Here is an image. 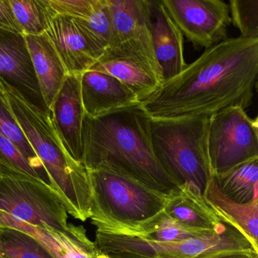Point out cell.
I'll list each match as a JSON object with an SVG mask.
<instances>
[{
  "instance_id": "1",
  "label": "cell",
  "mask_w": 258,
  "mask_h": 258,
  "mask_svg": "<svg viewBox=\"0 0 258 258\" xmlns=\"http://www.w3.org/2000/svg\"><path fill=\"white\" fill-rule=\"evenodd\" d=\"M258 76V38H229L186 64L141 102L152 119L210 116L252 103Z\"/></svg>"
},
{
  "instance_id": "2",
  "label": "cell",
  "mask_w": 258,
  "mask_h": 258,
  "mask_svg": "<svg viewBox=\"0 0 258 258\" xmlns=\"http://www.w3.org/2000/svg\"><path fill=\"white\" fill-rule=\"evenodd\" d=\"M150 123L141 102L96 118L85 114L83 165L123 175L167 196L178 192L154 153Z\"/></svg>"
},
{
  "instance_id": "3",
  "label": "cell",
  "mask_w": 258,
  "mask_h": 258,
  "mask_svg": "<svg viewBox=\"0 0 258 258\" xmlns=\"http://www.w3.org/2000/svg\"><path fill=\"white\" fill-rule=\"evenodd\" d=\"M0 91L41 161L51 186L61 198L68 214L81 221L88 220L91 196L87 169L72 159L64 149L49 111H41L30 103L2 79Z\"/></svg>"
},
{
  "instance_id": "4",
  "label": "cell",
  "mask_w": 258,
  "mask_h": 258,
  "mask_svg": "<svg viewBox=\"0 0 258 258\" xmlns=\"http://www.w3.org/2000/svg\"><path fill=\"white\" fill-rule=\"evenodd\" d=\"M209 117L151 118V137L157 159L179 188L203 195L212 178L208 152Z\"/></svg>"
},
{
  "instance_id": "5",
  "label": "cell",
  "mask_w": 258,
  "mask_h": 258,
  "mask_svg": "<svg viewBox=\"0 0 258 258\" xmlns=\"http://www.w3.org/2000/svg\"><path fill=\"white\" fill-rule=\"evenodd\" d=\"M91 223L108 232L138 226L164 210L170 196L107 170H87Z\"/></svg>"
},
{
  "instance_id": "6",
  "label": "cell",
  "mask_w": 258,
  "mask_h": 258,
  "mask_svg": "<svg viewBox=\"0 0 258 258\" xmlns=\"http://www.w3.org/2000/svg\"><path fill=\"white\" fill-rule=\"evenodd\" d=\"M223 219L226 225L215 233L178 242H157L99 229L94 242L109 258H205L225 252L258 251L237 226Z\"/></svg>"
},
{
  "instance_id": "7",
  "label": "cell",
  "mask_w": 258,
  "mask_h": 258,
  "mask_svg": "<svg viewBox=\"0 0 258 258\" xmlns=\"http://www.w3.org/2000/svg\"><path fill=\"white\" fill-rule=\"evenodd\" d=\"M0 211L36 226L67 228L69 214L49 184L0 164Z\"/></svg>"
},
{
  "instance_id": "8",
  "label": "cell",
  "mask_w": 258,
  "mask_h": 258,
  "mask_svg": "<svg viewBox=\"0 0 258 258\" xmlns=\"http://www.w3.org/2000/svg\"><path fill=\"white\" fill-rule=\"evenodd\" d=\"M208 152L212 175L258 158L257 118L231 107L209 117Z\"/></svg>"
},
{
  "instance_id": "9",
  "label": "cell",
  "mask_w": 258,
  "mask_h": 258,
  "mask_svg": "<svg viewBox=\"0 0 258 258\" xmlns=\"http://www.w3.org/2000/svg\"><path fill=\"white\" fill-rule=\"evenodd\" d=\"M89 71L114 77L131 89L140 102L164 83L152 43L140 40L110 46Z\"/></svg>"
},
{
  "instance_id": "10",
  "label": "cell",
  "mask_w": 258,
  "mask_h": 258,
  "mask_svg": "<svg viewBox=\"0 0 258 258\" xmlns=\"http://www.w3.org/2000/svg\"><path fill=\"white\" fill-rule=\"evenodd\" d=\"M170 17L194 47L210 49L226 40L229 7L222 0H161Z\"/></svg>"
},
{
  "instance_id": "11",
  "label": "cell",
  "mask_w": 258,
  "mask_h": 258,
  "mask_svg": "<svg viewBox=\"0 0 258 258\" xmlns=\"http://www.w3.org/2000/svg\"><path fill=\"white\" fill-rule=\"evenodd\" d=\"M45 34L68 75H82L88 72L105 52L73 19L57 14L48 2Z\"/></svg>"
},
{
  "instance_id": "12",
  "label": "cell",
  "mask_w": 258,
  "mask_h": 258,
  "mask_svg": "<svg viewBox=\"0 0 258 258\" xmlns=\"http://www.w3.org/2000/svg\"><path fill=\"white\" fill-rule=\"evenodd\" d=\"M0 79L27 101L48 111L36 77L25 36L0 29Z\"/></svg>"
},
{
  "instance_id": "13",
  "label": "cell",
  "mask_w": 258,
  "mask_h": 258,
  "mask_svg": "<svg viewBox=\"0 0 258 258\" xmlns=\"http://www.w3.org/2000/svg\"><path fill=\"white\" fill-rule=\"evenodd\" d=\"M0 226L19 229L35 238L54 258H109L101 253L83 226L69 223L67 228L57 229L45 224L36 226L0 211Z\"/></svg>"
},
{
  "instance_id": "14",
  "label": "cell",
  "mask_w": 258,
  "mask_h": 258,
  "mask_svg": "<svg viewBox=\"0 0 258 258\" xmlns=\"http://www.w3.org/2000/svg\"><path fill=\"white\" fill-rule=\"evenodd\" d=\"M81 75H68L49 108L55 131L72 159L82 164V131L85 111Z\"/></svg>"
},
{
  "instance_id": "15",
  "label": "cell",
  "mask_w": 258,
  "mask_h": 258,
  "mask_svg": "<svg viewBox=\"0 0 258 258\" xmlns=\"http://www.w3.org/2000/svg\"><path fill=\"white\" fill-rule=\"evenodd\" d=\"M147 10L154 52L165 82L177 76L186 66L183 35L161 0H147Z\"/></svg>"
},
{
  "instance_id": "16",
  "label": "cell",
  "mask_w": 258,
  "mask_h": 258,
  "mask_svg": "<svg viewBox=\"0 0 258 258\" xmlns=\"http://www.w3.org/2000/svg\"><path fill=\"white\" fill-rule=\"evenodd\" d=\"M81 89L85 114L93 118L140 102L123 83L102 72H84L81 75Z\"/></svg>"
},
{
  "instance_id": "17",
  "label": "cell",
  "mask_w": 258,
  "mask_h": 258,
  "mask_svg": "<svg viewBox=\"0 0 258 258\" xmlns=\"http://www.w3.org/2000/svg\"><path fill=\"white\" fill-rule=\"evenodd\" d=\"M25 37L42 96L49 109L68 75L67 72L45 33Z\"/></svg>"
},
{
  "instance_id": "18",
  "label": "cell",
  "mask_w": 258,
  "mask_h": 258,
  "mask_svg": "<svg viewBox=\"0 0 258 258\" xmlns=\"http://www.w3.org/2000/svg\"><path fill=\"white\" fill-rule=\"evenodd\" d=\"M164 211L182 226L195 229L217 230L225 221L208 204L203 195L182 186L172 195Z\"/></svg>"
},
{
  "instance_id": "19",
  "label": "cell",
  "mask_w": 258,
  "mask_h": 258,
  "mask_svg": "<svg viewBox=\"0 0 258 258\" xmlns=\"http://www.w3.org/2000/svg\"><path fill=\"white\" fill-rule=\"evenodd\" d=\"M113 45L131 40L152 42L148 24L147 0H107Z\"/></svg>"
},
{
  "instance_id": "20",
  "label": "cell",
  "mask_w": 258,
  "mask_h": 258,
  "mask_svg": "<svg viewBox=\"0 0 258 258\" xmlns=\"http://www.w3.org/2000/svg\"><path fill=\"white\" fill-rule=\"evenodd\" d=\"M204 197L220 217L237 226L258 250V200L249 204L235 203L221 192L213 178L205 188Z\"/></svg>"
},
{
  "instance_id": "21",
  "label": "cell",
  "mask_w": 258,
  "mask_h": 258,
  "mask_svg": "<svg viewBox=\"0 0 258 258\" xmlns=\"http://www.w3.org/2000/svg\"><path fill=\"white\" fill-rule=\"evenodd\" d=\"M225 221V220H224ZM226 225V221H225ZM217 230L195 229L182 226L176 220L167 215L164 210L150 220L134 226L131 229L119 232H110L113 233L125 234L133 235L143 239L157 242H178L190 238L206 236L215 233L224 227ZM102 230V229H101ZM105 231V230H104ZM108 232V231H107Z\"/></svg>"
},
{
  "instance_id": "22",
  "label": "cell",
  "mask_w": 258,
  "mask_h": 258,
  "mask_svg": "<svg viewBox=\"0 0 258 258\" xmlns=\"http://www.w3.org/2000/svg\"><path fill=\"white\" fill-rule=\"evenodd\" d=\"M212 178L221 192L235 203L258 200V158L214 173Z\"/></svg>"
},
{
  "instance_id": "23",
  "label": "cell",
  "mask_w": 258,
  "mask_h": 258,
  "mask_svg": "<svg viewBox=\"0 0 258 258\" xmlns=\"http://www.w3.org/2000/svg\"><path fill=\"white\" fill-rule=\"evenodd\" d=\"M0 134L11 141L37 170L41 179L51 185L47 173L39 159L32 146L30 144L25 133L16 121L10 111L8 103L0 91Z\"/></svg>"
},
{
  "instance_id": "24",
  "label": "cell",
  "mask_w": 258,
  "mask_h": 258,
  "mask_svg": "<svg viewBox=\"0 0 258 258\" xmlns=\"http://www.w3.org/2000/svg\"><path fill=\"white\" fill-rule=\"evenodd\" d=\"M0 258H54L29 234L0 226Z\"/></svg>"
},
{
  "instance_id": "25",
  "label": "cell",
  "mask_w": 258,
  "mask_h": 258,
  "mask_svg": "<svg viewBox=\"0 0 258 258\" xmlns=\"http://www.w3.org/2000/svg\"><path fill=\"white\" fill-rule=\"evenodd\" d=\"M21 34L42 35L46 28V0H10Z\"/></svg>"
},
{
  "instance_id": "26",
  "label": "cell",
  "mask_w": 258,
  "mask_h": 258,
  "mask_svg": "<svg viewBox=\"0 0 258 258\" xmlns=\"http://www.w3.org/2000/svg\"><path fill=\"white\" fill-rule=\"evenodd\" d=\"M74 20L104 52L111 46L112 29L107 0H99L94 13L87 20Z\"/></svg>"
},
{
  "instance_id": "27",
  "label": "cell",
  "mask_w": 258,
  "mask_h": 258,
  "mask_svg": "<svg viewBox=\"0 0 258 258\" xmlns=\"http://www.w3.org/2000/svg\"><path fill=\"white\" fill-rule=\"evenodd\" d=\"M231 22L244 38H258V0H230Z\"/></svg>"
},
{
  "instance_id": "28",
  "label": "cell",
  "mask_w": 258,
  "mask_h": 258,
  "mask_svg": "<svg viewBox=\"0 0 258 258\" xmlns=\"http://www.w3.org/2000/svg\"><path fill=\"white\" fill-rule=\"evenodd\" d=\"M0 164L22 174L43 181L37 170L28 162V160L21 153L19 149L1 134H0Z\"/></svg>"
},
{
  "instance_id": "29",
  "label": "cell",
  "mask_w": 258,
  "mask_h": 258,
  "mask_svg": "<svg viewBox=\"0 0 258 258\" xmlns=\"http://www.w3.org/2000/svg\"><path fill=\"white\" fill-rule=\"evenodd\" d=\"M57 14L76 20H87L93 15L99 0H47Z\"/></svg>"
},
{
  "instance_id": "30",
  "label": "cell",
  "mask_w": 258,
  "mask_h": 258,
  "mask_svg": "<svg viewBox=\"0 0 258 258\" xmlns=\"http://www.w3.org/2000/svg\"><path fill=\"white\" fill-rule=\"evenodd\" d=\"M0 29L21 34L10 6V0H0Z\"/></svg>"
},
{
  "instance_id": "31",
  "label": "cell",
  "mask_w": 258,
  "mask_h": 258,
  "mask_svg": "<svg viewBox=\"0 0 258 258\" xmlns=\"http://www.w3.org/2000/svg\"><path fill=\"white\" fill-rule=\"evenodd\" d=\"M205 258H258V251L251 249V250L225 252V253L211 255Z\"/></svg>"
}]
</instances>
